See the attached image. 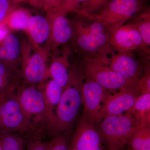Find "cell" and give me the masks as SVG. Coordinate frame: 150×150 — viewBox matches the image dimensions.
Returning <instances> with one entry per match:
<instances>
[{
  "label": "cell",
  "mask_w": 150,
  "mask_h": 150,
  "mask_svg": "<svg viewBox=\"0 0 150 150\" xmlns=\"http://www.w3.org/2000/svg\"><path fill=\"white\" fill-rule=\"evenodd\" d=\"M114 94L107 95L100 110L101 119L123 114L130 110L141 94L137 85L127 86L120 89Z\"/></svg>",
  "instance_id": "11"
},
{
  "label": "cell",
  "mask_w": 150,
  "mask_h": 150,
  "mask_svg": "<svg viewBox=\"0 0 150 150\" xmlns=\"http://www.w3.org/2000/svg\"><path fill=\"white\" fill-rule=\"evenodd\" d=\"M145 0H110L98 12L80 13L79 15L95 20L104 25L111 33L134 18L146 8Z\"/></svg>",
  "instance_id": "3"
},
{
  "label": "cell",
  "mask_w": 150,
  "mask_h": 150,
  "mask_svg": "<svg viewBox=\"0 0 150 150\" xmlns=\"http://www.w3.org/2000/svg\"><path fill=\"white\" fill-rule=\"evenodd\" d=\"M16 82L13 69L0 62V98L13 93Z\"/></svg>",
  "instance_id": "20"
},
{
  "label": "cell",
  "mask_w": 150,
  "mask_h": 150,
  "mask_svg": "<svg viewBox=\"0 0 150 150\" xmlns=\"http://www.w3.org/2000/svg\"><path fill=\"white\" fill-rule=\"evenodd\" d=\"M69 50L67 49L62 55L52 56L50 66L48 68L49 76L64 89L68 84L69 80Z\"/></svg>",
  "instance_id": "15"
},
{
  "label": "cell",
  "mask_w": 150,
  "mask_h": 150,
  "mask_svg": "<svg viewBox=\"0 0 150 150\" xmlns=\"http://www.w3.org/2000/svg\"><path fill=\"white\" fill-rule=\"evenodd\" d=\"M110 43L115 52L139 51L150 55L149 48L145 44L137 28L131 23L123 25L112 32Z\"/></svg>",
  "instance_id": "9"
},
{
  "label": "cell",
  "mask_w": 150,
  "mask_h": 150,
  "mask_svg": "<svg viewBox=\"0 0 150 150\" xmlns=\"http://www.w3.org/2000/svg\"><path fill=\"white\" fill-rule=\"evenodd\" d=\"M17 3L21 2H28L32 4H34V5L40 6L39 3L37 0H14Z\"/></svg>",
  "instance_id": "33"
},
{
  "label": "cell",
  "mask_w": 150,
  "mask_h": 150,
  "mask_svg": "<svg viewBox=\"0 0 150 150\" xmlns=\"http://www.w3.org/2000/svg\"><path fill=\"white\" fill-rule=\"evenodd\" d=\"M40 6L48 11H57L61 12L64 5V0H37Z\"/></svg>",
  "instance_id": "30"
},
{
  "label": "cell",
  "mask_w": 150,
  "mask_h": 150,
  "mask_svg": "<svg viewBox=\"0 0 150 150\" xmlns=\"http://www.w3.org/2000/svg\"><path fill=\"white\" fill-rule=\"evenodd\" d=\"M127 112L139 123H150V93L141 94Z\"/></svg>",
  "instance_id": "19"
},
{
  "label": "cell",
  "mask_w": 150,
  "mask_h": 150,
  "mask_svg": "<svg viewBox=\"0 0 150 150\" xmlns=\"http://www.w3.org/2000/svg\"><path fill=\"white\" fill-rule=\"evenodd\" d=\"M0 143L3 150H26L24 141L13 133H0Z\"/></svg>",
  "instance_id": "24"
},
{
  "label": "cell",
  "mask_w": 150,
  "mask_h": 150,
  "mask_svg": "<svg viewBox=\"0 0 150 150\" xmlns=\"http://www.w3.org/2000/svg\"><path fill=\"white\" fill-rule=\"evenodd\" d=\"M69 144L66 137L59 134L50 141L49 150H68Z\"/></svg>",
  "instance_id": "29"
},
{
  "label": "cell",
  "mask_w": 150,
  "mask_h": 150,
  "mask_svg": "<svg viewBox=\"0 0 150 150\" xmlns=\"http://www.w3.org/2000/svg\"><path fill=\"white\" fill-rule=\"evenodd\" d=\"M72 22V40L82 59H96L109 64L115 53L110 43V33L101 23L78 15Z\"/></svg>",
  "instance_id": "1"
},
{
  "label": "cell",
  "mask_w": 150,
  "mask_h": 150,
  "mask_svg": "<svg viewBox=\"0 0 150 150\" xmlns=\"http://www.w3.org/2000/svg\"><path fill=\"white\" fill-rule=\"evenodd\" d=\"M64 5L61 12L67 14L68 12L77 13L88 0H64Z\"/></svg>",
  "instance_id": "28"
},
{
  "label": "cell",
  "mask_w": 150,
  "mask_h": 150,
  "mask_svg": "<svg viewBox=\"0 0 150 150\" xmlns=\"http://www.w3.org/2000/svg\"><path fill=\"white\" fill-rule=\"evenodd\" d=\"M135 51H124L112 54L108 65L114 72L127 79L138 81L144 73V67L134 55Z\"/></svg>",
  "instance_id": "14"
},
{
  "label": "cell",
  "mask_w": 150,
  "mask_h": 150,
  "mask_svg": "<svg viewBox=\"0 0 150 150\" xmlns=\"http://www.w3.org/2000/svg\"><path fill=\"white\" fill-rule=\"evenodd\" d=\"M50 142H44L34 139L30 141L26 146V150H49Z\"/></svg>",
  "instance_id": "31"
},
{
  "label": "cell",
  "mask_w": 150,
  "mask_h": 150,
  "mask_svg": "<svg viewBox=\"0 0 150 150\" xmlns=\"http://www.w3.org/2000/svg\"><path fill=\"white\" fill-rule=\"evenodd\" d=\"M47 13L50 24V34L47 43L49 48L54 51L72 40V22L67 18L66 14L59 11H48Z\"/></svg>",
  "instance_id": "13"
},
{
  "label": "cell",
  "mask_w": 150,
  "mask_h": 150,
  "mask_svg": "<svg viewBox=\"0 0 150 150\" xmlns=\"http://www.w3.org/2000/svg\"><path fill=\"white\" fill-rule=\"evenodd\" d=\"M139 124L126 112L103 118L97 128L108 150H121Z\"/></svg>",
  "instance_id": "4"
},
{
  "label": "cell",
  "mask_w": 150,
  "mask_h": 150,
  "mask_svg": "<svg viewBox=\"0 0 150 150\" xmlns=\"http://www.w3.org/2000/svg\"><path fill=\"white\" fill-rule=\"evenodd\" d=\"M29 12L23 8H15L7 18L5 22L11 29L27 31L28 23L30 16Z\"/></svg>",
  "instance_id": "23"
},
{
  "label": "cell",
  "mask_w": 150,
  "mask_h": 150,
  "mask_svg": "<svg viewBox=\"0 0 150 150\" xmlns=\"http://www.w3.org/2000/svg\"><path fill=\"white\" fill-rule=\"evenodd\" d=\"M83 79L79 70L70 71L69 82L56 108L55 120L49 128L55 136L67 131L77 117L82 105L81 86Z\"/></svg>",
  "instance_id": "2"
},
{
  "label": "cell",
  "mask_w": 150,
  "mask_h": 150,
  "mask_svg": "<svg viewBox=\"0 0 150 150\" xmlns=\"http://www.w3.org/2000/svg\"><path fill=\"white\" fill-rule=\"evenodd\" d=\"M103 144L96 126L82 115L69 144L68 150H103Z\"/></svg>",
  "instance_id": "10"
},
{
  "label": "cell",
  "mask_w": 150,
  "mask_h": 150,
  "mask_svg": "<svg viewBox=\"0 0 150 150\" xmlns=\"http://www.w3.org/2000/svg\"><path fill=\"white\" fill-rule=\"evenodd\" d=\"M137 87L141 94L150 93V64L145 65L144 73L137 82Z\"/></svg>",
  "instance_id": "26"
},
{
  "label": "cell",
  "mask_w": 150,
  "mask_h": 150,
  "mask_svg": "<svg viewBox=\"0 0 150 150\" xmlns=\"http://www.w3.org/2000/svg\"><path fill=\"white\" fill-rule=\"evenodd\" d=\"M43 94L50 110L54 113L62 98L64 88L54 80L48 81L43 88Z\"/></svg>",
  "instance_id": "22"
},
{
  "label": "cell",
  "mask_w": 150,
  "mask_h": 150,
  "mask_svg": "<svg viewBox=\"0 0 150 150\" xmlns=\"http://www.w3.org/2000/svg\"><path fill=\"white\" fill-rule=\"evenodd\" d=\"M79 70L84 79L96 82L106 90L112 91L137 84L138 81L123 77L112 71L108 64L96 59H82Z\"/></svg>",
  "instance_id": "5"
},
{
  "label": "cell",
  "mask_w": 150,
  "mask_h": 150,
  "mask_svg": "<svg viewBox=\"0 0 150 150\" xmlns=\"http://www.w3.org/2000/svg\"><path fill=\"white\" fill-rule=\"evenodd\" d=\"M19 102L24 112L33 121L35 119L46 122L50 127L55 118L46 102L43 88L35 85L24 88L17 95Z\"/></svg>",
  "instance_id": "7"
},
{
  "label": "cell",
  "mask_w": 150,
  "mask_h": 150,
  "mask_svg": "<svg viewBox=\"0 0 150 150\" xmlns=\"http://www.w3.org/2000/svg\"><path fill=\"white\" fill-rule=\"evenodd\" d=\"M131 23L135 25L146 46H150V9L146 8L134 18Z\"/></svg>",
  "instance_id": "21"
},
{
  "label": "cell",
  "mask_w": 150,
  "mask_h": 150,
  "mask_svg": "<svg viewBox=\"0 0 150 150\" xmlns=\"http://www.w3.org/2000/svg\"><path fill=\"white\" fill-rule=\"evenodd\" d=\"M35 50L31 55L24 57L22 74L28 83L31 85L42 83L49 76L46 65V52L34 45Z\"/></svg>",
  "instance_id": "12"
},
{
  "label": "cell",
  "mask_w": 150,
  "mask_h": 150,
  "mask_svg": "<svg viewBox=\"0 0 150 150\" xmlns=\"http://www.w3.org/2000/svg\"><path fill=\"white\" fill-rule=\"evenodd\" d=\"M1 98H0V99H1Z\"/></svg>",
  "instance_id": "35"
},
{
  "label": "cell",
  "mask_w": 150,
  "mask_h": 150,
  "mask_svg": "<svg viewBox=\"0 0 150 150\" xmlns=\"http://www.w3.org/2000/svg\"><path fill=\"white\" fill-rule=\"evenodd\" d=\"M126 145L127 150H150V123H140Z\"/></svg>",
  "instance_id": "18"
},
{
  "label": "cell",
  "mask_w": 150,
  "mask_h": 150,
  "mask_svg": "<svg viewBox=\"0 0 150 150\" xmlns=\"http://www.w3.org/2000/svg\"><path fill=\"white\" fill-rule=\"evenodd\" d=\"M8 33V30L4 26H0V40L3 39Z\"/></svg>",
  "instance_id": "32"
},
{
  "label": "cell",
  "mask_w": 150,
  "mask_h": 150,
  "mask_svg": "<svg viewBox=\"0 0 150 150\" xmlns=\"http://www.w3.org/2000/svg\"><path fill=\"white\" fill-rule=\"evenodd\" d=\"M110 0H88L77 13H84L93 14L102 10Z\"/></svg>",
  "instance_id": "25"
},
{
  "label": "cell",
  "mask_w": 150,
  "mask_h": 150,
  "mask_svg": "<svg viewBox=\"0 0 150 150\" xmlns=\"http://www.w3.org/2000/svg\"><path fill=\"white\" fill-rule=\"evenodd\" d=\"M21 45L17 36L8 33L0 40V62L13 68V62L21 54Z\"/></svg>",
  "instance_id": "17"
},
{
  "label": "cell",
  "mask_w": 150,
  "mask_h": 150,
  "mask_svg": "<svg viewBox=\"0 0 150 150\" xmlns=\"http://www.w3.org/2000/svg\"><path fill=\"white\" fill-rule=\"evenodd\" d=\"M33 121L24 112L17 95L9 94L0 99V133H30Z\"/></svg>",
  "instance_id": "6"
},
{
  "label": "cell",
  "mask_w": 150,
  "mask_h": 150,
  "mask_svg": "<svg viewBox=\"0 0 150 150\" xmlns=\"http://www.w3.org/2000/svg\"><path fill=\"white\" fill-rule=\"evenodd\" d=\"M81 86L82 103L83 106L82 115L95 126L102 121L100 110L108 94L106 90L96 82L84 79Z\"/></svg>",
  "instance_id": "8"
},
{
  "label": "cell",
  "mask_w": 150,
  "mask_h": 150,
  "mask_svg": "<svg viewBox=\"0 0 150 150\" xmlns=\"http://www.w3.org/2000/svg\"><path fill=\"white\" fill-rule=\"evenodd\" d=\"M26 31L34 45L39 46L47 42L50 34V24L48 19L38 15L30 16Z\"/></svg>",
  "instance_id": "16"
},
{
  "label": "cell",
  "mask_w": 150,
  "mask_h": 150,
  "mask_svg": "<svg viewBox=\"0 0 150 150\" xmlns=\"http://www.w3.org/2000/svg\"><path fill=\"white\" fill-rule=\"evenodd\" d=\"M0 150H3L1 144L0 143Z\"/></svg>",
  "instance_id": "34"
},
{
  "label": "cell",
  "mask_w": 150,
  "mask_h": 150,
  "mask_svg": "<svg viewBox=\"0 0 150 150\" xmlns=\"http://www.w3.org/2000/svg\"><path fill=\"white\" fill-rule=\"evenodd\" d=\"M18 3L14 0H0V26L5 22L7 18Z\"/></svg>",
  "instance_id": "27"
}]
</instances>
